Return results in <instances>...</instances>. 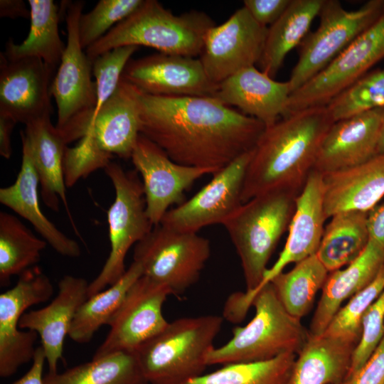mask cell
I'll list each match as a JSON object with an SVG mask.
<instances>
[{"label":"cell","instance_id":"cell-1","mask_svg":"<svg viewBox=\"0 0 384 384\" xmlns=\"http://www.w3.org/2000/svg\"><path fill=\"white\" fill-rule=\"evenodd\" d=\"M137 99L140 134L174 161L213 175L252 150L265 129L213 97L156 96L137 89Z\"/></svg>","mask_w":384,"mask_h":384},{"label":"cell","instance_id":"cell-2","mask_svg":"<svg viewBox=\"0 0 384 384\" xmlns=\"http://www.w3.org/2000/svg\"><path fill=\"white\" fill-rule=\"evenodd\" d=\"M333 123L326 105H323L290 114L265 127L247 168L242 203L272 190L299 195Z\"/></svg>","mask_w":384,"mask_h":384},{"label":"cell","instance_id":"cell-3","mask_svg":"<svg viewBox=\"0 0 384 384\" xmlns=\"http://www.w3.org/2000/svg\"><path fill=\"white\" fill-rule=\"evenodd\" d=\"M213 26L212 19L203 12L175 15L156 0H144L85 53L92 62L116 48L143 46L162 53L196 58L201 54L206 36Z\"/></svg>","mask_w":384,"mask_h":384},{"label":"cell","instance_id":"cell-4","mask_svg":"<svg viewBox=\"0 0 384 384\" xmlns=\"http://www.w3.org/2000/svg\"><path fill=\"white\" fill-rule=\"evenodd\" d=\"M223 317L208 314L169 322L134 352L149 384H184L203 374Z\"/></svg>","mask_w":384,"mask_h":384},{"label":"cell","instance_id":"cell-5","mask_svg":"<svg viewBox=\"0 0 384 384\" xmlns=\"http://www.w3.org/2000/svg\"><path fill=\"white\" fill-rule=\"evenodd\" d=\"M255 314L244 326L233 330L232 338L213 348L208 366L270 360L284 353L298 354L309 337L301 319L289 314L271 282L262 287L252 302Z\"/></svg>","mask_w":384,"mask_h":384},{"label":"cell","instance_id":"cell-6","mask_svg":"<svg viewBox=\"0 0 384 384\" xmlns=\"http://www.w3.org/2000/svg\"><path fill=\"white\" fill-rule=\"evenodd\" d=\"M139 134L137 89L121 78L116 90L92 117L85 136L76 146L66 148L65 169L80 180L104 169L114 156L131 159Z\"/></svg>","mask_w":384,"mask_h":384},{"label":"cell","instance_id":"cell-7","mask_svg":"<svg viewBox=\"0 0 384 384\" xmlns=\"http://www.w3.org/2000/svg\"><path fill=\"white\" fill-rule=\"evenodd\" d=\"M297 196L284 190L265 192L243 203L223 223L240 260L245 293L261 283L272 252L289 228Z\"/></svg>","mask_w":384,"mask_h":384},{"label":"cell","instance_id":"cell-8","mask_svg":"<svg viewBox=\"0 0 384 384\" xmlns=\"http://www.w3.org/2000/svg\"><path fill=\"white\" fill-rule=\"evenodd\" d=\"M67 43L60 63L50 85V95L58 109L55 127L67 144L85 134L96 105V85L92 80V62L83 51L78 22L82 1H66Z\"/></svg>","mask_w":384,"mask_h":384},{"label":"cell","instance_id":"cell-9","mask_svg":"<svg viewBox=\"0 0 384 384\" xmlns=\"http://www.w3.org/2000/svg\"><path fill=\"white\" fill-rule=\"evenodd\" d=\"M104 171L114 188V199L107 213L110 250L98 275L89 283L88 297L117 282L125 273L130 248L153 228L146 211L142 182L136 170L125 171L111 161Z\"/></svg>","mask_w":384,"mask_h":384},{"label":"cell","instance_id":"cell-10","mask_svg":"<svg viewBox=\"0 0 384 384\" xmlns=\"http://www.w3.org/2000/svg\"><path fill=\"white\" fill-rule=\"evenodd\" d=\"M208 239L198 233H181L161 224L134 247L133 262L142 275L181 295L199 279L210 255Z\"/></svg>","mask_w":384,"mask_h":384},{"label":"cell","instance_id":"cell-11","mask_svg":"<svg viewBox=\"0 0 384 384\" xmlns=\"http://www.w3.org/2000/svg\"><path fill=\"white\" fill-rule=\"evenodd\" d=\"M383 13L384 0L368 1L353 11L337 0H325L318 28L300 44L298 61L288 80L292 93L325 68Z\"/></svg>","mask_w":384,"mask_h":384},{"label":"cell","instance_id":"cell-12","mask_svg":"<svg viewBox=\"0 0 384 384\" xmlns=\"http://www.w3.org/2000/svg\"><path fill=\"white\" fill-rule=\"evenodd\" d=\"M383 58L384 13L325 68L291 94L284 117L309 107L327 105Z\"/></svg>","mask_w":384,"mask_h":384},{"label":"cell","instance_id":"cell-13","mask_svg":"<svg viewBox=\"0 0 384 384\" xmlns=\"http://www.w3.org/2000/svg\"><path fill=\"white\" fill-rule=\"evenodd\" d=\"M53 294L50 278L34 266L19 275L16 284L0 294V376L13 375L32 361L38 334L19 330L18 322L29 307L47 302Z\"/></svg>","mask_w":384,"mask_h":384},{"label":"cell","instance_id":"cell-14","mask_svg":"<svg viewBox=\"0 0 384 384\" xmlns=\"http://www.w3.org/2000/svg\"><path fill=\"white\" fill-rule=\"evenodd\" d=\"M252 154L253 149L242 154L215 174L193 197L169 209L160 224L181 233L223 225L242 204V187Z\"/></svg>","mask_w":384,"mask_h":384},{"label":"cell","instance_id":"cell-15","mask_svg":"<svg viewBox=\"0 0 384 384\" xmlns=\"http://www.w3.org/2000/svg\"><path fill=\"white\" fill-rule=\"evenodd\" d=\"M171 294L167 287L145 276L140 277L112 318L110 331L93 357L117 351H135L159 334L169 324L162 309Z\"/></svg>","mask_w":384,"mask_h":384},{"label":"cell","instance_id":"cell-16","mask_svg":"<svg viewBox=\"0 0 384 384\" xmlns=\"http://www.w3.org/2000/svg\"><path fill=\"white\" fill-rule=\"evenodd\" d=\"M267 27L257 23L241 7L223 23L208 31L200 60L211 82H221L240 70L259 63Z\"/></svg>","mask_w":384,"mask_h":384},{"label":"cell","instance_id":"cell-17","mask_svg":"<svg viewBox=\"0 0 384 384\" xmlns=\"http://www.w3.org/2000/svg\"><path fill=\"white\" fill-rule=\"evenodd\" d=\"M131 159L140 174L146 214L154 225L174 204L183 203L184 192L202 176L211 174L206 169L179 164L156 144L139 134Z\"/></svg>","mask_w":384,"mask_h":384},{"label":"cell","instance_id":"cell-18","mask_svg":"<svg viewBox=\"0 0 384 384\" xmlns=\"http://www.w3.org/2000/svg\"><path fill=\"white\" fill-rule=\"evenodd\" d=\"M122 79L156 96L213 97L218 87L208 78L200 59L162 53L130 59Z\"/></svg>","mask_w":384,"mask_h":384},{"label":"cell","instance_id":"cell-19","mask_svg":"<svg viewBox=\"0 0 384 384\" xmlns=\"http://www.w3.org/2000/svg\"><path fill=\"white\" fill-rule=\"evenodd\" d=\"M323 175L313 170L296 199L294 215L289 226V235L278 259L265 272L257 288L250 293L241 292L240 301L250 307L256 293L290 263H299L316 253L321 242L324 221Z\"/></svg>","mask_w":384,"mask_h":384},{"label":"cell","instance_id":"cell-20","mask_svg":"<svg viewBox=\"0 0 384 384\" xmlns=\"http://www.w3.org/2000/svg\"><path fill=\"white\" fill-rule=\"evenodd\" d=\"M54 71L36 58L9 60L0 54V115L24 125L50 114Z\"/></svg>","mask_w":384,"mask_h":384},{"label":"cell","instance_id":"cell-21","mask_svg":"<svg viewBox=\"0 0 384 384\" xmlns=\"http://www.w3.org/2000/svg\"><path fill=\"white\" fill-rule=\"evenodd\" d=\"M383 118L384 107L334 122L322 139L313 170L337 171L375 156Z\"/></svg>","mask_w":384,"mask_h":384},{"label":"cell","instance_id":"cell-22","mask_svg":"<svg viewBox=\"0 0 384 384\" xmlns=\"http://www.w3.org/2000/svg\"><path fill=\"white\" fill-rule=\"evenodd\" d=\"M89 283L82 277L65 275L58 284V293L46 306L26 311L18 322L20 329L35 331L41 338L48 373L58 372L65 337L74 317L88 298Z\"/></svg>","mask_w":384,"mask_h":384},{"label":"cell","instance_id":"cell-23","mask_svg":"<svg viewBox=\"0 0 384 384\" xmlns=\"http://www.w3.org/2000/svg\"><path fill=\"white\" fill-rule=\"evenodd\" d=\"M291 94L288 81H276L252 66L221 82L213 97L226 105L237 107L267 127L285 115Z\"/></svg>","mask_w":384,"mask_h":384},{"label":"cell","instance_id":"cell-24","mask_svg":"<svg viewBox=\"0 0 384 384\" xmlns=\"http://www.w3.org/2000/svg\"><path fill=\"white\" fill-rule=\"evenodd\" d=\"M21 137L38 176L44 204L58 212L60 201L77 232L68 203L64 178L63 157L68 144L60 130L51 122L50 114L26 124L21 132Z\"/></svg>","mask_w":384,"mask_h":384},{"label":"cell","instance_id":"cell-25","mask_svg":"<svg viewBox=\"0 0 384 384\" xmlns=\"http://www.w3.org/2000/svg\"><path fill=\"white\" fill-rule=\"evenodd\" d=\"M322 175L326 219L343 211L369 212L384 196V154Z\"/></svg>","mask_w":384,"mask_h":384},{"label":"cell","instance_id":"cell-26","mask_svg":"<svg viewBox=\"0 0 384 384\" xmlns=\"http://www.w3.org/2000/svg\"><path fill=\"white\" fill-rule=\"evenodd\" d=\"M383 265L384 249L370 238L366 247L357 259L346 268L331 272L327 277L310 324L309 334L321 335L341 304L371 283Z\"/></svg>","mask_w":384,"mask_h":384},{"label":"cell","instance_id":"cell-27","mask_svg":"<svg viewBox=\"0 0 384 384\" xmlns=\"http://www.w3.org/2000/svg\"><path fill=\"white\" fill-rule=\"evenodd\" d=\"M38 185V176L28 150L22 144L20 171L14 183L0 188V203L28 220L58 254L68 257H79L81 249L78 242L60 231L42 212Z\"/></svg>","mask_w":384,"mask_h":384},{"label":"cell","instance_id":"cell-28","mask_svg":"<svg viewBox=\"0 0 384 384\" xmlns=\"http://www.w3.org/2000/svg\"><path fill=\"white\" fill-rule=\"evenodd\" d=\"M358 343L309 334L296 358L289 384H341L349 373Z\"/></svg>","mask_w":384,"mask_h":384},{"label":"cell","instance_id":"cell-29","mask_svg":"<svg viewBox=\"0 0 384 384\" xmlns=\"http://www.w3.org/2000/svg\"><path fill=\"white\" fill-rule=\"evenodd\" d=\"M28 4L30 9L28 35L20 44L9 41L3 54L9 60L39 58L55 72L65 48L59 34L58 7L52 0H28Z\"/></svg>","mask_w":384,"mask_h":384},{"label":"cell","instance_id":"cell-30","mask_svg":"<svg viewBox=\"0 0 384 384\" xmlns=\"http://www.w3.org/2000/svg\"><path fill=\"white\" fill-rule=\"evenodd\" d=\"M325 0H292L283 14L268 27L259 64L261 70L274 78L287 55L306 38Z\"/></svg>","mask_w":384,"mask_h":384},{"label":"cell","instance_id":"cell-31","mask_svg":"<svg viewBox=\"0 0 384 384\" xmlns=\"http://www.w3.org/2000/svg\"><path fill=\"white\" fill-rule=\"evenodd\" d=\"M368 215L348 210L331 217L316 253L328 272L348 265L363 252L370 240Z\"/></svg>","mask_w":384,"mask_h":384},{"label":"cell","instance_id":"cell-32","mask_svg":"<svg viewBox=\"0 0 384 384\" xmlns=\"http://www.w3.org/2000/svg\"><path fill=\"white\" fill-rule=\"evenodd\" d=\"M43 384H149L134 351L92 358L62 373H48Z\"/></svg>","mask_w":384,"mask_h":384},{"label":"cell","instance_id":"cell-33","mask_svg":"<svg viewBox=\"0 0 384 384\" xmlns=\"http://www.w3.org/2000/svg\"><path fill=\"white\" fill-rule=\"evenodd\" d=\"M142 276L140 265L132 262L117 282L88 297L78 310L68 336L79 343L90 341L100 328L109 325L128 290Z\"/></svg>","mask_w":384,"mask_h":384},{"label":"cell","instance_id":"cell-34","mask_svg":"<svg viewBox=\"0 0 384 384\" xmlns=\"http://www.w3.org/2000/svg\"><path fill=\"white\" fill-rule=\"evenodd\" d=\"M47 242L37 237L16 215L0 212V285H9L14 275L19 276L37 264Z\"/></svg>","mask_w":384,"mask_h":384},{"label":"cell","instance_id":"cell-35","mask_svg":"<svg viewBox=\"0 0 384 384\" xmlns=\"http://www.w3.org/2000/svg\"><path fill=\"white\" fill-rule=\"evenodd\" d=\"M328 272L314 254L297 263L289 272L279 273L270 282L287 312L301 319L310 311Z\"/></svg>","mask_w":384,"mask_h":384},{"label":"cell","instance_id":"cell-36","mask_svg":"<svg viewBox=\"0 0 384 384\" xmlns=\"http://www.w3.org/2000/svg\"><path fill=\"white\" fill-rule=\"evenodd\" d=\"M296 358L287 353L264 361L226 364L184 384H289Z\"/></svg>","mask_w":384,"mask_h":384},{"label":"cell","instance_id":"cell-37","mask_svg":"<svg viewBox=\"0 0 384 384\" xmlns=\"http://www.w3.org/2000/svg\"><path fill=\"white\" fill-rule=\"evenodd\" d=\"M334 122L384 107V68L368 73L327 105Z\"/></svg>","mask_w":384,"mask_h":384},{"label":"cell","instance_id":"cell-38","mask_svg":"<svg viewBox=\"0 0 384 384\" xmlns=\"http://www.w3.org/2000/svg\"><path fill=\"white\" fill-rule=\"evenodd\" d=\"M383 290L384 265L371 283L340 308L322 334L358 343L363 315Z\"/></svg>","mask_w":384,"mask_h":384},{"label":"cell","instance_id":"cell-39","mask_svg":"<svg viewBox=\"0 0 384 384\" xmlns=\"http://www.w3.org/2000/svg\"><path fill=\"white\" fill-rule=\"evenodd\" d=\"M144 0H100L88 13L82 14L78 33L83 49L97 42L113 27L130 16Z\"/></svg>","mask_w":384,"mask_h":384},{"label":"cell","instance_id":"cell-40","mask_svg":"<svg viewBox=\"0 0 384 384\" xmlns=\"http://www.w3.org/2000/svg\"><path fill=\"white\" fill-rule=\"evenodd\" d=\"M384 335V290L368 307L362 319V334L353 354L346 379L366 363ZM345 379V380H346Z\"/></svg>","mask_w":384,"mask_h":384},{"label":"cell","instance_id":"cell-41","mask_svg":"<svg viewBox=\"0 0 384 384\" xmlns=\"http://www.w3.org/2000/svg\"><path fill=\"white\" fill-rule=\"evenodd\" d=\"M341 384H384V335L361 369Z\"/></svg>","mask_w":384,"mask_h":384},{"label":"cell","instance_id":"cell-42","mask_svg":"<svg viewBox=\"0 0 384 384\" xmlns=\"http://www.w3.org/2000/svg\"><path fill=\"white\" fill-rule=\"evenodd\" d=\"M291 1L245 0L243 6L257 23L267 27L272 25L283 14Z\"/></svg>","mask_w":384,"mask_h":384},{"label":"cell","instance_id":"cell-43","mask_svg":"<svg viewBox=\"0 0 384 384\" xmlns=\"http://www.w3.org/2000/svg\"><path fill=\"white\" fill-rule=\"evenodd\" d=\"M45 361H46L44 351L40 346L36 348L29 370L11 384H43V370Z\"/></svg>","mask_w":384,"mask_h":384},{"label":"cell","instance_id":"cell-44","mask_svg":"<svg viewBox=\"0 0 384 384\" xmlns=\"http://www.w3.org/2000/svg\"><path fill=\"white\" fill-rule=\"evenodd\" d=\"M368 227L370 238L384 249V203L375 206L368 212Z\"/></svg>","mask_w":384,"mask_h":384},{"label":"cell","instance_id":"cell-45","mask_svg":"<svg viewBox=\"0 0 384 384\" xmlns=\"http://www.w3.org/2000/svg\"><path fill=\"white\" fill-rule=\"evenodd\" d=\"M16 124L12 119L0 115V155L6 159L12 154L11 137Z\"/></svg>","mask_w":384,"mask_h":384},{"label":"cell","instance_id":"cell-46","mask_svg":"<svg viewBox=\"0 0 384 384\" xmlns=\"http://www.w3.org/2000/svg\"><path fill=\"white\" fill-rule=\"evenodd\" d=\"M0 16L11 19L17 18H30V9L22 0H1Z\"/></svg>","mask_w":384,"mask_h":384},{"label":"cell","instance_id":"cell-47","mask_svg":"<svg viewBox=\"0 0 384 384\" xmlns=\"http://www.w3.org/2000/svg\"><path fill=\"white\" fill-rule=\"evenodd\" d=\"M384 154V118L378 142L376 155Z\"/></svg>","mask_w":384,"mask_h":384}]
</instances>
